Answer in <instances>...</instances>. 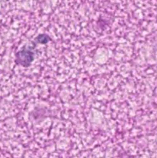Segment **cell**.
I'll use <instances>...</instances> for the list:
<instances>
[{"mask_svg": "<svg viewBox=\"0 0 157 158\" xmlns=\"http://www.w3.org/2000/svg\"><path fill=\"white\" fill-rule=\"evenodd\" d=\"M35 60V53L29 47H23L15 54V63L17 65L28 67Z\"/></svg>", "mask_w": 157, "mask_h": 158, "instance_id": "1", "label": "cell"}, {"mask_svg": "<svg viewBox=\"0 0 157 158\" xmlns=\"http://www.w3.org/2000/svg\"><path fill=\"white\" fill-rule=\"evenodd\" d=\"M50 40V37L46 34H40L35 39L36 44H46Z\"/></svg>", "mask_w": 157, "mask_h": 158, "instance_id": "2", "label": "cell"}]
</instances>
